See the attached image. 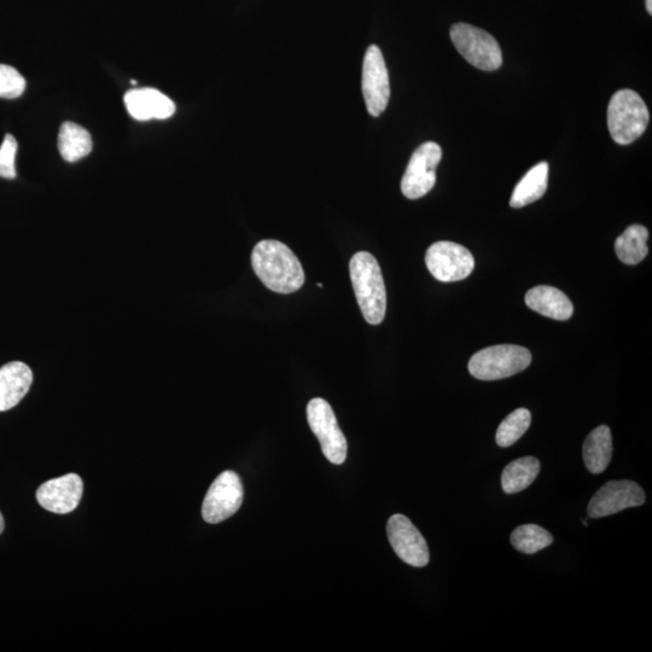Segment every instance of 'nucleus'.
I'll return each mask as SVG.
<instances>
[{
	"mask_svg": "<svg viewBox=\"0 0 652 652\" xmlns=\"http://www.w3.org/2000/svg\"><path fill=\"white\" fill-rule=\"evenodd\" d=\"M255 275L278 294H293L305 283V272L298 256L284 243L265 240L256 244L252 253Z\"/></svg>",
	"mask_w": 652,
	"mask_h": 652,
	"instance_id": "obj_1",
	"label": "nucleus"
},
{
	"mask_svg": "<svg viewBox=\"0 0 652 652\" xmlns=\"http://www.w3.org/2000/svg\"><path fill=\"white\" fill-rule=\"evenodd\" d=\"M349 273L363 316L371 325L383 322L387 311L386 285L380 265L374 255L368 252L355 254L349 264Z\"/></svg>",
	"mask_w": 652,
	"mask_h": 652,
	"instance_id": "obj_2",
	"label": "nucleus"
},
{
	"mask_svg": "<svg viewBox=\"0 0 652 652\" xmlns=\"http://www.w3.org/2000/svg\"><path fill=\"white\" fill-rule=\"evenodd\" d=\"M650 120L643 98L633 90H620L611 97L608 107V127L611 138L620 145L636 142L644 135Z\"/></svg>",
	"mask_w": 652,
	"mask_h": 652,
	"instance_id": "obj_3",
	"label": "nucleus"
},
{
	"mask_svg": "<svg viewBox=\"0 0 652 652\" xmlns=\"http://www.w3.org/2000/svg\"><path fill=\"white\" fill-rule=\"evenodd\" d=\"M532 363L527 348L516 345L492 346L471 357L469 371L477 380H503L526 370Z\"/></svg>",
	"mask_w": 652,
	"mask_h": 652,
	"instance_id": "obj_4",
	"label": "nucleus"
},
{
	"mask_svg": "<svg viewBox=\"0 0 652 652\" xmlns=\"http://www.w3.org/2000/svg\"><path fill=\"white\" fill-rule=\"evenodd\" d=\"M451 39L454 48L471 66L485 72L497 71L502 67V49L496 38L483 29L468 23H456L451 28Z\"/></svg>",
	"mask_w": 652,
	"mask_h": 652,
	"instance_id": "obj_5",
	"label": "nucleus"
},
{
	"mask_svg": "<svg viewBox=\"0 0 652 652\" xmlns=\"http://www.w3.org/2000/svg\"><path fill=\"white\" fill-rule=\"evenodd\" d=\"M307 419L322 446L325 458L336 465L345 463L348 452L346 436L328 401L320 398L311 400L307 405Z\"/></svg>",
	"mask_w": 652,
	"mask_h": 652,
	"instance_id": "obj_6",
	"label": "nucleus"
},
{
	"mask_svg": "<svg viewBox=\"0 0 652 652\" xmlns=\"http://www.w3.org/2000/svg\"><path fill=\"white\" fill-rule=\"evenodd\" d=\"M441 159L442 149L438 143L427 142L417 148L401 180V191L406 199L418 200L432 191Z\"/></svg>",
	"mask_w": 652,
	"mask_h": 652,
	"instance_id": "obj_7",
	"label": "nucleus"
},
{
	"mask_svg": "<svg viewBox=\"0 0 652 652\" xmlns=\"http://www.w3.org/2000/svg\"><path fill=\"white\" fill-rule=\"evenodd\" d=\"M426 264L438 281L450 283L469 277L474 271L475 259L461 244L441 241L428 249Z\"/></svg>",
	"mask_w": 652,
	"mask_h": 652,
	"instance_id": "obj_8",
	"label": "nucleus"
},
{
	"mask_svg": "<svg viewBox=\"0 0 652 652\" xmlns=\"http://www.w3.org/2000/svg\"><path fill=\"white\" fill-rule=\"evenodd\" d=\"M243 503V486L234 471H224L208 489L202 506L203 520L212 525L234 516Z\"/></svg>",
	"mask_w": 652,
	"mask_h": 652,
	"instance_id": "obj_9",
	"label": "nucleus"
},
{
	"mask_svg": "<svg viewBox=\"0 0 652 652\" xmlns=\"http://www.w3.org/2000/svg\"><path fill=\"white\" fill-rule=\"evenodd\" d=\"M362 90L368 112L377 118L386 110L390 98L388 69L377 45H371L366 51Z\"/></svg>",
	"mask_w": 652,
	"mask_h": 652,
	"instance_id": "obj_10",
	"label": "nucleus"
},
{
	"mask_svg": "<svg viewBox=\"0 0 652 652\" xmlns=\"http://www.w3.org/2000/svg\"><path fill=\"white\" fill-rule=\"evenodd\" d=\"M387 534L390 545L401 561L416 568L427 566L430 561L427 541L409 518L400 514L390 517Z\"/></svg>",
	"mask_w": 652,
	"mask_h": 652,
	"instance_id": "obj_11",
	"label": "nucleus"
},
{
	"mask_svg": "<svg viewBox=\"0 0 652 652\" xmlns=\"http://www.w3.org/2000/svg\"><path fill=\"white\" fill-rule=\"evenodd\" d=\"M645 503V492L633 481H610L590 500L587 512L591 518H602L636 508Z\"/></svg>",
	"mask_w": 652,
	"mask_h": 652,
	"instance_id": "obj_12",
	"label": "nucleus"
},
{
	"mask_svg": "<svg viewBox=\"0 0 652 652\" xmlns=\"http://www.w3.org/2000/svg\"><path fill=\"white\" fill-rule=\"evenodd\" d=\"M84 483L77 474H68L43 483L38 488L37 500L45 510L66 515L78 508L83 498Z\"/></svg>",
	"mask_w": 652,
	"mask_h": 652,
	"instance_id": "obj_13",
	"label": "nucleus"
},
{
	"mask_svg": "<svg viewBox=\"0 0 652 652\" xmlns=\"http://www.w3.org/2000/svg\"><path fill=\"white\" fill-rule=\"evenodd\" d=\"M125 106L128 114L138 121L166 120L176 112L172 100L155 89L128 91Z\"/></svg>",
	"mask_w": 652,
	"mask_h": 652,
	"instance_id": "obj_14",
	"label": "nucleus"
},
{
	"mask_svg": "<svg viewBox=\"0 0 652 652\" xmlns=\"http://www.w3.org/2000/svg\"><path fill=\"white\" fill-rule=\"evenodd\" d=\"M32 383L33 372L25 363L13 362L0 368V412L14 409Z\"/></svg>",
	"mask_w": 652,
	"mask_h": 652,
	"instance_id": "obj_15",
	"label": "nucleus"
},
{
	"mask_svg": "<svg viewBox=\"0 0 652 652\" xmlns=\"http://www.w3.org/2000/svg\"><path fill=\"white\" fill-rule=\"evenodd\" d=\"M526 305L541 316L556 320H568L574 313L572 301L568 296L549 285H539L529 290L526 294Z\"/></svg>",
	"mask_w": 652,
	"mask_h": 652,
	"instance_id": "obj_16",
	"label": "nucleus"
},
{
	"mask_svg": "<svg viewBox=\"0 0 652 652\" xmlns=\"http://www.w3.org/2000/svg\"><path fill=\"white\" fill-rule=\"evenodd\" d=\"M613 456V436L607 426H599L587 436L582 447V458L591 474H602Z\"/></svg>",
	"mask_w": 652,
	"mask_h": 652,
	"instance_id": "obj_17",
	"label": "nucleus"
},
{
	"mask_svg": "<svg viewBox=\"0 0 652 652\" xmlns=\"http://www.w3.org/2000/svg\"><path fill=\"white\" fill-rule=\"evenodd\" d=\"M549 163L540 162L529 170L512 192L510 206L523 208L538 201L545 195L549 184Z\"/></svg>",
	"mask_w": 652,
	"mask_h": 652,
	"instance_id": "obj_18",
	"label": "nucleus"
},
{
	"mask_svg": "<svg viewBox=\"0 0 652 652\" xmlns=\"http://www.w3.org/2000/svg\"><path fill=\"white\" fill-rule=\"evenodd\" d=\"M92 137L74 122H64L58 133V150L67 162H77L84 159L92 151Z\"/></svg>",
	"mask_w": 652,
	"mask_h": 652,
	"instance_id": "obj_19",
	"label": "nucleus"
},
{
	"mask_svg": "<svg viewBox=\"0 0 652 652\" xmlns=\"http://www.w3.org/2000/svg\"><path fill=\"white\" fill-rule=\"evenodd\" d=\"M649 232L642 225L627 227L624 234L615 242L617 258L627 265H638L649 253Z\"/></svg>",
	"mask_w": 652,
	"mask_h": 652,
	"instance_id": "obj_20",
	"label": "nucleus"
},
{
	"mask_svg": "<svg viewBox=\"0 0 652 652\" xmlns=\"http://www.w3.org/2000/svg\"><path fill=\"white\" fill-rule=\"evenodd\" d=\"M540 473V462L534 457L516 459L506 465L502 474V488L506 494H515L528 488Z\"/></svg>",
	"mask_w": 652,
	"mask_h": 652,
	"instance_id": "obj_21",
	"label": "nucleus"
},
{
	"mask_svg": "<svg viewBox=\"0 0 652 652\" xmlns=\"http://www.w3.org/2000/svg\"><path fill=\"white\" fill-rule=\"evenodd\" d=\"M511 545L517 551L533 555L546 549L553 543L552 535L537 525H525L515 529L511 534Z\"/></svg>",
	"mask_w": 652,
	"mask_h": 652,
	"instance_id": "obj_22",
	"label": "nucleus"
},
{
	"mask_svg": "<svg viewBox=\"0 0 652 652\" xmlns=\"http://www.w3.org/2000/svg\"><path fill=\"white\" fill-rule=\"evenodd\" d=\"M532 415L527 409H517L504 419L497 430L496 441L500 447H510L522 438L531 427Z\"/></svg>",
	"mask_w": 652,
	"mask_h": 652,
	"instance_id": "obj_23",
	"label": "nucleus"
},
{
	"mask_svg": "<svg viewBox=\"0 0 652 652\" xmlns=\"http://www.w3.org/2000/svg\"><path fill=\"white\" fill-rule=\"evenodd\" d=\"M26 89V80L14 67L0 64V98L20 97Z\"/></svg>",
	"mask_w": 652,
	"mask_h": 652,
	"instance_id": "obj_24",
	"label": "nucleus"
},
{
	"mask_svg": "<svg viewBox=\"0 0 652 652\" xmlns=\"http://www.w3.org/2000/svg\"><path fill=\"white\" fill-rule=\"evenodd\" d=\"M17 141L14 136L7 135L0 145V177L5 179L16 178Z\"/></svg>",
	"mask_w": 652,
	"mask_h": 652,
	"instance_id": "obj_25",
	"label": "nucleus"
},
{
	"mask_svg": "<svg viewBox=\"0 0 652 652\" xmlns=\"http://www.w3.org/2000/svg\"><path fill=\"white\" fill-rule=\"evenodd\" d=\"M4 528H5L4 517L2 515V512H0V534L4 532Z\"/></svg>",
	"mask_w": 652,
	"mask_h": 652,
	"instance_id": "obj_26",
	"label": "nucleus"
},
{
	"mask_svg": "<svg viewBox=\"0 0 652 652\" xmlns=\"http://www.w3.org/2000/svg\"><path fill=\"white\" fill-rule=\"evenodd\" d=\"M646 4V10H648V13L651 15L652 14V0H645Z\"/></svg>",
	"mask_w": 652,
	"mask_h": 652,
	"instance_id": "obj_27",
	"label": "nucleus"
}]
</instances>
